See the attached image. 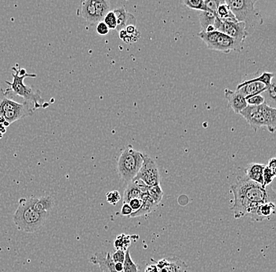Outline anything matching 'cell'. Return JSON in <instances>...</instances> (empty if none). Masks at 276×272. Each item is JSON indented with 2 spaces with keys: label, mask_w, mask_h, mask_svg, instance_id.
<instances>
[{
  "label": "cell",
  "mask_w": 276,
  "mask_h": 272,
  "mask_svg": "<svg viewBox=\"0 0 276 272\" xmlns=\"http://www.w3.org/2000/svg\"><path fill=\"white\" fill-rule=\"evenodd\" d=\"M231 190L234 195L232 211L235 219L250 217L253 212L264 203H276V192L271 187L264 188L246 178L231 185Z\"/></svg>",
  "instance_id": "cell-1"
},
{
  "label": "cell",
  "mask_w": 276,
  "mask_h": 272,
  "mask_svg": "<svg viewBox=\"0 0 276 272\" xmlns=\"http://www.w3.org/2000/svg\"><path fill=\"white\" fill-rule=\"evenodd\" d=\"M49 214L38 212L34 207L33 197L19 200L18 207L13 219L19 231L34 233L39 231L46 223Z\"/></svg>",
  "instance_id": "cell-2"
},
{
  "label": "cell",
  "mask_w": 276,
  "mask_h": 272,
  "mask_svg": "<svg viewBox=\"0 0 276 272\" xmlns=\"http://www.w3.org/2000/svg\"><path fill=\"white\" fill-rule=\"evenodd\" d=\"M10 89L0 88V120L6 127L20 119L33 115L35 109L31 103L25 101L19 103L12 98Z\"/></svg>",
  "instance_id": "cell-3"
},
{
  "label": "cell",
  "mask_w": 276,
  "mask_h": 272,
  "mask_svg": "<svg viewBox=\"0 0 276 272\" xmlns=\"http://www.w3.org/2000/svg\"><path fill=\"white\" fill-rule=\"evenodd\" d=\"M14 72L12 73V82L5 81L6 83L10 87L11 92L14 95L21 96L25 101L31 103L33 105L35 110L36 109L45 108V105L47 106V104L45 102V100L42 98L40 96L39 90H34L30 86H26L25 84V79L36 78V74H29L25 68H17V67L11 68Z\"/></svg>",
  "instance_id": "cell-4"
},
{
  "label": "cell",
  "mask_w": 276,
  "mask_h": 272,
  "mask_svg": "<svg viewBox=\"0 0 276 272\" xmlns=\"http://www.w3.org/2000/svg\"><path fill=\"white\" fill-rule=\"evenodd\" d=\"M238 22L245 25L248 35L255 31L257 27L264 23L261 13L255 8L257 0H225Z\"/></svg>",
  "instance_id": "cell-5"
},
{
  "label": "cell",
  "mask_w": 276,
  "mask_h": 272,
  "mask_svg": "<svg viewBox=\"0 0 276 272\" xmlns=\"http://www.w3.org/2000/svg\"><path fill=\"white\" fill-rule=\"evenodd\" d=\"M143 164V153L138 152L131 145H128L122 152L118 160L117 170L122 180L125 182L132 181Z\"/></svg>",
  "instance_id": "cell-6"
},
{
  "label": "cell",
  "mask_w": 276,
  "mask_h": 272,
  "mask_svg": "<svg viewBox=\"0 0 276 272\" xmlns=\"http://www.w3.org/2000/svg\"><path fill=\"white\" fill-rule=\"evenodd\" d=\"M197 35L206 43L209 49L213 50L229 53L232 51L240 52L243 49V43L235 41L231 37L218 31L200 32Z\"/></svg>",
  "instance_id": "cell-7"
},
{
  "label": "cell",
  "mask_w": 276,
  "mask_h": 272,
  "mask_svg": "<svg viewBox=\"0 0 276 272\" xmlns=\"http://www.w3.org/2000/svg\"><path fill=\"white\" fill-rule=\"evenodd\" d=\"M109 11L110 2L107 0H84L78 6L77 15L91 25H97Z\"/></svg>",
  "instance_id": "cell-8"
},
{
  "label": "cell",
  "mask_w": 276,
  "mask_h": 272,
  "mask_svg": "<svg viewBox=\"0 0 276 272\" xmlns=\"http://www.w3.org/2000/svg\"><path fill=\"white\" fill-rule=\"evenodd\" d=\"M133 180H142L149 187L159 185L160 176L158 167L154 160L146 154H143L142 166Z\"/></svg>",
  "instance_id": "cell-9"
},
{
  "label": "cell",
  "mask_w": 276,
  "mask_h": 272,
  "mask_svg": "<svg viewBox=\"0 0 276 272\" xmlns=\"http://www.w3.org/2000/svg\"><path fill=\"white\" fill-rule=\"evenodd\" d=\"M215 30L224 33L228 36L231 37L235 41L244 44L247 32L245 31V25L243 22H232V21H221L216 17L215 25Z\"/></svg>",
  "instance_id": "cell-10"
},
{
  "label": "cell",
  "mask_w": 276,
  "mask_h": 272,
  "mask_svg": "<svg viewBox=\"0 0 276 272\" xmlns=\"http://www.w3.org/2000/svg\"><path fill=\"white\" fill-rule=\"evenodd\" d=\"M266 106V103L259 106L247 105L245 109L239 113V115H241L249 123V125L257 131L261 127H267Z\"/></svg>",
  "instance_id": "cell-11"
},
{
  "label": "cell",
  "mask_w": 276,
  "mask_h": 272,
  "mask_svg": "<svg viewBox=\"0 0 276 272\" xmlns=\"http://www.w3.org/2000/svg\"><path fill=\"white\" fill-rule=\"evenodd\" d=\"M159 272H187L188 266L178 257L162 259L155 262Z\"/></svg>",
  "instance_id": "cell-12"
},
{
  "label": "cell",
  "mask_w": 276,
  "mask_h": 272,
  "mask_svg": "<svg viewBox=\"0 0 276 272\" xmlns=\"http://www.w3.org/2000/svg\"><path fill=\"white\" fill-rule=\"evenodd\" d=\"M225 97L228 100L229 106L231 107V109L236 114H239L243 109H245L247 107V103L245 100V96H243L236 90L232 91L229 89H225Z\"/></svg>",
  "instance_id": "cell-13"
},
{
  "label": "cell",
  "mask_w": 276,
  "mask_h": 272,
  "mask_svg": "<svg viewBox=\"0 0 276 272\" xmlns=\"http://www.w3.org/2000/svg\"><path fill=\"white\" fill-rule=\"evenodd\" d=\"M91 262L98 265L102 272H117L115 269V263L111 258V254L108 252L96 253L91 258Z\"/></svg>",
  "instance_id": "cell-14"
},
{
  "label": "cell",
  "mask_w": 276,
  "mask_h": 272,
  "mask_svg": "<svg viewBox=\"0 0 276 272\" xmlns=\"http://www.w3.org/2000/svg\"><path fill=\"white\" fill-rule=\"evenodd\" d=\"M113 13L116 16V21H117V27H116V30H117L118 32L123 29H126V27L130 26V25L136 26L137 21L135 16L132 14L126 11L124 7L116 9L114 10Z\"/></svg>",
  "instance_id": "cell-15"
},
{
  "label": "cell",
  "mask_w": 276,
  "mask_h": 272,
  "mask_svg": "<svg viewBox=\"0 0 276 272\" xmlns=\"http://www.w3.org/2000/svg\"><path fill=\"white\" fill-rule=\"evenodd\" d=\"M235 90L245 96V98L247 96L261 95V93L267 91L268 87L264 84L259 82H249V83L241 82L238 85L237 88Z\"/></svg>",
  "instance_id": "cell-16"
},
{
  "label": "cell",
  "mask_w": 276,
  "mask_h": 272,
  "mask_svg": "<svg viewBox=\"0 0 276 272\" xmlns=\"http://www.w3.org/2000/svg\"><path fill=\"white\" fill-rule=\"evenodd\" d=\"M276 212V203H266L261 204L253 212L250 217L254 221H264V219H269L272 215Z\"/></svg>",
  "instance_id": "cell-17"
},
{
  "label": "cell",
  "mask_w": 276,
  "mask_h": 272,
  "mask_svg": "<svg viewBox=\"0 0 276 272\" xmlns=\"http://www.w3.org/2000/svg\"><path fill=\"white\" fill-rule=\"evenodd\" d=\"M264 167L265 166L264 164L256 163V162L249 164L247 167L245 168V172L246 175L245 178L254 182L261 184L263 186V184H264L263 172H264Z\"/></svg>",
  "instance_id": "cell-18"
},
{
  "label": "cell",
  "mask_w": 276,
  "mask_h": 272,
  "mask_svg": "<svg viewBox=\"0 0 276 272\" xmlns=\"http://www.w3.org/2000/svg\"><path fill=\"white\" fill-rule=\"evenodd\" d=\"M33 202L35 209L39 213L50 214L54 207V199L49 195L40 198L33 197Z\"/></svg>",
  "instance_id": "cell-19"
},
{
  "label": "cell",
  "mask_w": 276,
  "mask_h": 272,
  "mask_svg": "<svg viewBox=\"0 0 276 272\" xmlns=\"http://www.w3.org/2000/svg\"><path fill=\"white\" fill-rule=\"evenodd\" d=\"M142 200L143 203L140 209L137 210L136 212H134L132 214L130 215V217L134 218V217H140V216L149 214V213H152L158 207V205L153 202V199H151L150 197H149L148 194Z\"/></svg>",
  "instance_id": "cell-20"
},
{
  "label": "cell",
  "mask_w": 276,
  "mask_h": 272,
  "mask_svg": "<svg viewBox=\"0 0 276 272\" xmlns=\"http://www.w3.org/2000/svg\"><path fill=\"white\" fill-rule=\"evenodd\" d=\"M143 193L135 185L133 181H130L124 192L123 203H129L134 199H141Z\"/></svg>",
  "instance_id": "cell-21"
},
{
  "label": "cell",
  "mask_w": 276,
  "mask_h": 272,
  "mask_svg": "<svg viewBox=\"0 0 276 272\" xmlns=\"http://www.w3.org/2000/svg\"><path fill=\"white\" fill-rule=\"evenodd\" d=\"M216 17L220 19L221 21H232V22H238L235 19V16L233 15L231 10L229 9L228 5L225 3L224 0L222 3L218 6L216 11Z\"/></svg>",
  "instance_id": "cell-22"
},
{
  "label": "cell",
  "mask_w": 276,
  "mask_h": 272,
  "mask_svg": "<svg viewBox=\"0 0 276 272\" xmlns=\"http://www.w3.org/2000/svg\"><path fill=\"white\" fill-rule=\"evenodd\" d=\"M216 15L210 11H199V18L200 25H201V29L202 31H206L207 27L210 25H215V21H216Z\"/></svg>",
  "instance_id": "cell-23"
},
{
  "label": "cell",
  "mask_w": 276,
  "mask_h": 272,
  "mask_svg": "<svg viewBox=\"0 0 276 272\" xmlns=\"http://www.w3.org/2000/svg\"><path fill=\"white\" fill-rule=\"evenodd\" d=\"M131 236H127L125 234H122L118 236L114 242V246L116 250H123L126 252L131 244Z\"/></svg>",
  "instance_id": "cell-24"
},
{
  "label": "cell",
  "mask_w": 276,
  "mask_h": 272,
  "mask_svg": "<svg viewBox=\"0 0 276 272\" xmlns=\"http://www.w3.org/2000/svg\"><path fill=\"white\" fill-rule=\"evenodd\" d=\"M275 74L270 73V72H263L261 76H258V78H254L253 80L244 81L245 83H249V82H259L264 84L268 89L272 85V79L274 78Z\"/></svg>",
  "instance_id": "cell-25"
},
{
  "label": "cell",
  "mask_w": 276,
  "mask_h": 272,
  "mask_svg": "<svg viewBox=\"0 0 276 272\" xmlns=\"http://www.w3.org/2000/svg\"><path fill=\"white\" fill-rule=\"evenodd\" d=\"M147 194L153 199L154 203L159 205L161 200L163 199V192L161 189L160 185H156V186L149 187V189L147 191Z\"/></svg>",
  "instance_id": "cell-26"
},
{
  "label": "cell",
  "mask_w": 276,
  "mask_h": 272,
  "mask_svg": "<svg viewBox=\"0 0 276 272\" xmlns=\"http://www.w3.org/2000/svg\"><path fill=\"white\" fill-rule=\"evenodd\" d=\"M119 36H120V39H122L124 43H127V44H133V43H136L139 40L140 38V32L138 31L134 35H129L126 33L125 29H123L121 31L119 32Z\"/></svg>",
  "instance_id": "cell-27"
},
{
  "label": "cell",
  "mask_w": 276,
  "mask_h": 272,
  "mask_svg": "<svg viewBox=\"0 0 276 272\" xmlns=\"http://www.w3.org/2000/svg\"><path fill=\"white\" fill-rule=\"evenodd\" d=\"M182 3L188 8L199 11H206V7L204 0H184Z\"/></svg>",
  "instance_id": "cell-28"
},
{
  "label": "cell",
  "mask_w": 276,
  "mask_h": 272,
  "mask_svg": "<svg viewBox=\"0 0 276 272\" xmlns=\"http://www.w3.org/2000/svg\"><path fill=\"white\" fill-rule=\"evenodd\" d=\"M123 272H138V267L130 256V252L126 250L123 262Z\"/></svg>",
  "instance_id": "cell-29"
},
{
  "label": "cell",
  "mask_w": 276,
  "mask_h": 272,
  "mask_svg": "<svg viewBox=\"0 0 276 272\" xmlns=\"http://www.w3.org/2000/svg\"><path fill=\"white\" fill-rule=\"evenodd\" d=\"M276 173L273 172L268 166H265L264 169V172H263V181H264L263 187L266 188V187H268V185H270L272 181H273V180H274L275 177H276Z\"/></svg>",
  "instance_id": "cell-30"
},
{
  "label": "cell",
  "mask_w": 276,
  "mask_h": 272,
  "mask_svg": "<svg viewBox=\"0 0 276 272\" xmlns=\"http://www.w3.org/2000/svg\"><path fill=\"white\" fill-rule=\"evenodd\" d=\"M104 23L105 25H107V28L110 29H116L117 27V21H116V17L114 15L113 11H110L107 13V15H105L103 20Z\"/></svg>",
  "instance_id": "cell-31"
},
{
  "label": "cell",
  "mask_w": 276,
  "mask_h": 272,
  "mask_svg": "<svg viewBox=\"0 0 276 272\" xmlns=\"http://www.w3.org/2000/svg\"><path fill=\"white\" fill-rule=\"evenodd\" d=\"M247 105L250 106H259L265 103V99L261 95H254V96L245 97Z\"/></svg>",
  "instance_id": "cell-32"
},
{
  "label": "cell",
  "mask_w": 276,
  "mask_h": 272,
  "mask_svg": "<svg viewBox=\"0 0 276 272\" xmlns=\"http://www.w3.org/2000/svg\"><path fill=\"white\" fill-rule=\"evenodd\" d=\"M223 1L224 0H206V1H205L206 11H210V12L216 15L217 8L222 3Z\"/></svg>",
  "instance_id": "cell-33"
},
{
  "label": "cell",
  "mask_w": 276,
  "mask_h": 272,
  "mask_svg": "<svg viewBox=\"0 0 276 272\" xmlns=\"http://www.w3.org/2000/svg\"><path fill=\"white\" fill-rule=\"evenodd\" d=\"M106 199H107V203L109 204L116 206L120 202L121 196H120V192L118 191H112V192L107 193Z\"/></svg>",
  "instance_id": "cell-34"
},
{
  "label": "cell",
  "mask_w": 276,
  "mask_h": 272,
  "mask_svg": "<svg viewBox=\"0 0 276 272\" xmlns=\"http://www.w3.org/2000/svg\"><path fill=\"white\" fill-rule=\"evenodd\" d=\"M126 252L123 250H116L114 254H111V258L114 263H123L125 260Z\"/></svg>",
  "instance_id": "cell-35"
},
{
  "label": "cell",
  "mask_w": 276,
  "mask_h": 272,
  "mask_svg": "<svg viewBox=\"0 0 276 272\" xmlns=\"http://www.w3.org/2000/svg\"><path fill=\"white\" fill-rule=\"evenodd\" d=\"M109 29L107 28V25H105L104 21L97 23L96 25V32L97 34L100 35H106L109 33Z\"/></svg>",
  "instance_id": "cell-36"
},
{
  "label": "cell",
  "mask_w": 276,
  "mask_h": 272,
  "mask_svg": "<svg viewBox=\"0 0 276 272\" xmlns=\"http://www.w3.org/2000/svg\"><path fill=\"white\" fill-rule=\"evenodd\" d=\"M143 200L141 199H134L130 201L128 204L130 205V207L132 209L133 213L136 212L137 210L140 209L141 205H142Z\"/></svg>",
  "instance_id": "cell-37"
},
{
  "label": "cell",
  "mask_w": 276,
  "mask_h": 272,
  "mask_svg": "<svg viewBox=\"0 0 276 272\" xmlns=\"http://www.w3.org/2000/svg\"><path fill=\"white\" fill-rule=\"evenodd\" d=\"M132 213L133 210L131 207H130V205L127 204V203H123V207H122L121 214L123 216H130Z\"/></svg>",
  "instance_id": "cell-38"
},
{
  "label": "cell",
  "mask_w": 276,
  "mask_h": 272,
  "mask_svg": "<svg viewBox=\"0 0 276 272\" xmlns=\"http://www.w3.org/2000/svg\"><path fill=\"white\" fill-rule=\"evenodd\" d=\"M144 272H159V269L155 263V264H149L147 265Z\"/></svg>",
  "instance_id": "cell-39"
},
{
  "label": "cell",
  "mask_w": 276,
  "mask_h": 272,
  "mask_svg": "<svg viewBox=\"0 0 276 272\" xmlns=\"http://www.w3.org/2000/svg\"><path fill=\"white\" fill-rule=\"evenodd\" d=\"M268 166L271 170H272L273 172L276 173V158H272L269 161H268Z\"/></svg>",
  "instance_id": "cell-40"
},
{
  "label": "cell",
  "mask_w": 276,
  "mask_h": 272,
  "mask_svg": "<svg viewBox=\"0 0 276 272\" xmlns=\"http://www.w3.org/2000/svg\"><path fill=\"white\" fill-rule=\"evenodd\" d=\"M125 30H126V33L129 34V35H134V34H135V33L138 32L136 26H134V25H130V26L126 27Z\"/></svg>",
  "instance_id": "cell-41"
},
{
  "label": "cell",
  "mask_w": 276,
  "mask_h": 272,
  "mask_svg": "<svg viewBox=\"0 0 276 272\" xmlns=\"http://www.w3.org/2000/svg\"><path fill=\"white\" fill-rule=\"evenodd\" d=\"M115 269L117 272H123V263H115Z\"/></svg>",
  "instance_id": "cell-42"
}]
</instances>
